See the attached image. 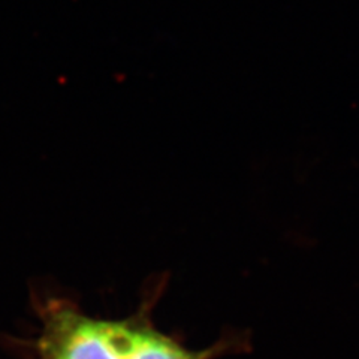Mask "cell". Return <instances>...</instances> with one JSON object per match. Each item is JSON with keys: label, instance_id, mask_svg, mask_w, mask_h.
Masks as SVG:
<instances>
[{"label": "cell", "instance_id": "1", "mask_svg": "<svg viewBox=\"0 0 359 359\" xmlns=\"http://www.w3.org/2000/svg\"><path fill=\"white\" fill-rule=\"evenodd\" d=\"M42 322L39 347L43 359H121L108 320L90 318L55 299L43 307Z\"/></svg>", "mask_w": 359, "mask_h": 359}, {"label": "cell", "instance_id": "2", "mask_svg": "<svg viewBox=\"0 0 359 359\" xmlns=\"http://www.w3.org/2000/svg\"><path fill=\"white\" fill-rule=\"evenodd\" d=\"M108 328L121 359H205L208 355L187 351L144 319L108 320Z\"/></svg>", "mask_w": 359, "mask_h": 359}]
</instances>
